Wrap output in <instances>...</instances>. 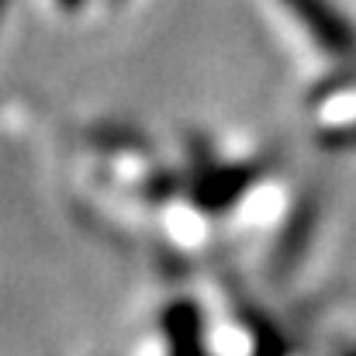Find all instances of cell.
Here are the masks:
<instances>
[{
    "label": "cell",
    "mask_w": 356,
    "mask_h": 356,
    "mask_svg": "<svg viewBox=\"0 0 356 356\" xmlns=\"http://www.w3.org/2000/svg\"><path fill=\"white\" fill-rule=\"evenodd\" d=\"M280 7L305 28V35L336 59L356 56V24L350 14L336 7V0H280Z\"/></svg>",
    "instance_id": "obj_1"
},
{
    "label": "cell",
    "mask_w": 356,
    "mask_h": 356,
    "mask_svg": "<svg viewBox=\"0 0 356 356\" xmlns=\"http://www.w3.org/2000/svg\"><path fill=\"white\" fill-rule=\"evenodd\" d=\"M318 135H322V145H329V149H356V118L325 124Z\"/></svg>",
    "instance_id": "obj_2"
},
{
    "label": "cell",
    "mask_w": 356,
    "mask_h": 356,
    "mask_svg": "<svg viewBox=\"0 0 356 356\" xmlns=\"http://www.w3.org/2000/svg\"><path fill=\"white\" fill-rule=\"evenodd\" d=\"M56 3H59L63 10H80V7H83L87 0H56Z\"/></svg>",
    "instance_id": "obj_3"
},
{
    "label": "cell",
    "mask_w": 356,
    "mask_h": 356,
    "mask_svg": "<svg viewBox=\"0 0 356 356\" xmlns=\"http://www.w3.org/2000/svg\"><path fill=\"white\" fill-rule=\"evenodd\" d=\"M115 3H121V0H115Z\"/></svg>",
    "instance_id": "obj_4"
}]
</instances>
